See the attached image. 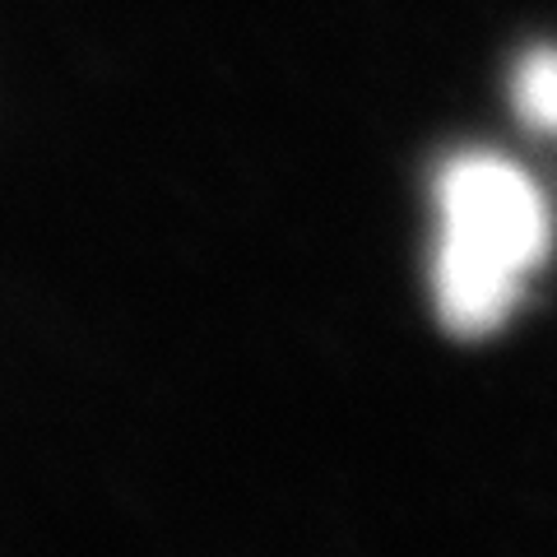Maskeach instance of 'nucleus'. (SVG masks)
Returning a JSON list of instances; mask_svg holds the SVG:
<instances>
[{"instance_id": "nucleus-1", "label": "nucleus", "mask_w": 557, "mask_h": 557, "mask_svg": "<svg viewBox=\"0 0 557 557\" xmlns=\"http://www.w3.org/2000/svg\"><path fill=\"white\" fill-rule=\"evenodd\" d=\"M432 200V302L456 335H493L548 260L553 214L544 190L502 153L465 149L442 163Z\"/></svg>"}, {"instance_id": "nucleus-2", "label": "nucleus", "mask_w": 557, "mask_h": 557, "mask_svg": "<svg viewBox=\"0 0 557 557\" xmlns=\"http://www.w3.org/2000/svg\"><path fill=\"white\" fill-rule=\"evenodd\" d=\"M516 116L539 135H557V47H530L511 75Z\"/></svg>"}]
</instances>
